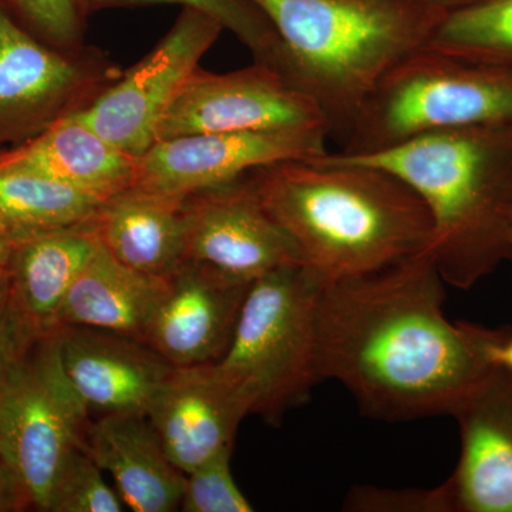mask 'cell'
<instances>
[{
	"label": "cell",
	"mask_w": 512,
	"mask_h": 512,
	"mask_svg": "<svg viewBox=\"0 0 512 512\" xmlns=\"http://www.w3.org/2000/svg\"><path fill=\"white\" fill-rule=\"evenodd\" d=\"M429 251L382 271L323 282L316 308L320 382L342 384L383 421L451 416L491 369L490 329L451 322Z\"/></svg>",
	"instance_id": "obj_1"
},
{
	"label": "cell",
	"mask_w": 512,
	"mask_h": 512,
	"mask_svg": "<svg viewBox=\"0 0 512 512\" xmlns=\"http://www.w3.org/2000/svg\"><path fill=\"white\" fill-rule=\"evenodd\" d=\"M259 201L323 282L382 271L429 251V208L402 178L328 153L247 174Z\"/></svg>",
	"instance_id": "obj_2"
},
{
	"label": "cell",
	"mask_w": 512,
	"mask_h": 512,
	"mask_svg": "<svg viewBox=\"0 0 512 512\" xmlns=\"http://www.w3.org/2000/svg\"><path fill=\"white\" fill-rule=\"evenodd\" d=\"M281 42L279 72L345 143L380 79L426 45L448 10L424 0H252Z\"/></svg>",
	"instance_id": "obj_3"
},
{
	"label": "cell",
	"mask_w": 512,
	"mask_h": 512,
	"mask_svg": "<svg viewBox=\"0 0 512 512\" xmlns=\"http://www.w3.org/2000/svg\"><path fill=\"white\" fill-rule=\"evenodd\" d=\"M342 157L383 168L417 192L446 285L467 291L511 259L512 123L437 131L373 156Z\"/></svg>",
	"instance_id": "obj_4"
},
{
	"label": "cell",
	"mask_w": 512,
	"mask_h": 512,
	"mask_svg": "<svg viewBox=\"0 0 512 512\" xmlns=\"http://www.w3.org/2000/svg\"><path fill=\"white\" fill-rule=\"evenodd\" d=\"M512 123V72L420 47L376 84L338 154L365 157L453 128Z\"/></svg>",
	"instance_id": "obj_5"
},
{
	"label": "cell",
	"mask_w": 512,
	"mask_h": 512,
	"mask_svg": "<svg viewBox=\"0 0 512 512\" xmlns=\"http://www.w3.org/2000/svg\"><path fill=\"white\" fill-rule=\"evenodd\" d=\"M323 281L308 266H285L252 282L231 345L217 363L251 414L278 426L309 400L316 370V308Z\"/></svg>",
	"instance_id": "obj_6"
},
{
	"label": "cell",
	"mask_w": 512,
	"mask_h": 512,
	"mask_svg": "<svg viewBox=\"0 0 512 512\" xmlns=\"http://www.w3.org/2000/svg\"><path fill=\"white\" fill-rule=\"evenodd\" d=\"M90 412L64 372L56 330L40 336L0 394V458L32 510L49 512L57 477L86 448Z\"/></svg>",
	"instance_id": "obj_7"
},
{
	"label": "cell",
	"mask_w": 512,
	"mask_h": 512,
	"mask_svg": "<svg viewBox=\"0 0 512 512\" xmlns=\"http://www.w3.org/2000/svg\"><path fill=\"white\" fill-rule=\"evenodd\" d=\"M121 74L101 50L47 45L0 6V136H37L86 109Z\"/></svg>",
	"instance_id": "obj_8"
},
{
	"label": "cell",
	"mask_w": 512,
	"mask_h": 512,
	"mask_svg": "<svg viewBox=\"0 0 512 512\" xmlns=\"http://www.w3.org/2000/svg\"><path fill=\"white\" fill-rule=\"evenodd\" d=\"M224 30L208 13L181 9L148 55L73 116L128 156H143L156 143L165 111Z\"/></svg>",
	"instance_id": "obj_9"
},
{
	"label": "cell",
	"mask_w": 512,
	"mask_h": 512,
	"mask_svg": "<svg viewBox=\"0 0 512 512\" xmlns=\"http://www.w3.org/2000/svg\"><path fill=\"white\" fill-rule=\"evenodd\" d=\"M299 127L326 128V123L315 101L268 64L254 62L229 73L198 67L165 111L156 141Z\"/></svg>",
	"instance_id": "obj_10"
},
{
	"label": "cell",
	"mask_w": 512,
	"mask_h": 512,
	"mask_svg": "<svg viewBox=\"0 0 512 512\" xmlns=\"http://www.w3.org/2000/svg\"><path fill=\"white\" fill-rule=\"evenodd\" d=\"M328 138L325 127H299L158 140L137 158L133 185L188 197L234 183L264 165L326 156Z\"/></svg>",
	"instance_id": "obj_11"
},
{
	"label": "cell",
	"mask_w": 512,
	"mask_h": 512,
	"mask_svg": "<svg viewBox=\"0 0 512 512\" xmlns=\"http://www.w3.org/2000/svg\"><path fill=\"white\" fill-rule=\"evenodd\" d=\"M187 221L185 261L247 282L302 264L295 242L266 212L247 175L188 195Z\"/></svg>",
	"instance_id": "obj_12"
},
{
	"label": "cell",
	"mask_w": 512,
	"mask_h": 512,
	"mask_svg": "<svg viewBox=\"0 0 512 512\" xmlns=\"http://www.w3.org/2000/svg\"><path fill=\"white\" fill-rule=\"evenodd\" d=\"M451 417L460 458L437 488L441 512H512V375L491 367Z\"/></svg>",
	"instance_id": "obj_13"
},
{
	"label": "cell",
	"mask_w": 512,
	"mask_h": 512,
	"mask_svg": "<svg viewBox=\"0 0 512 512\" xmlns=\"http://www.w3.org/2000/svg\"><path fill=\"white\" fill-rule=\"evenodd\" d=\"M252 282L194 261L167 276L144 343L171 366L214 365L225 356Z\"/></svg>",
	"instance_id": "obj_14"
},
{
	"label": "cell",
	"mask_w": 512,
	"mask_h": 512,
	"mask_svg": "<svg viewBox=\"0 0 512 512\" xmlns=\"http://www.w3.org/2000/svg\"><path fill=\"white\" fill-rule=\"evenodd\" d=\"M249 414L244 394L214 363L174 369L146 416L168 458L187 474L234 448L239 424Z\"/></svg>",
	"instance_id": "obj_15"
},
{
	"label": "cell",
	"mask_w": 512,
	"mask_h": 512,
	"mask_svg": "<svg viewBox=\"0 0 512 512\" xmlns=\"http://www.w3.org/2000/svg\"><path fill=\"white\" fill-rule=\"evenodd\" d=\"M55 330L64 372L90 413L147 414L174 372L156 350L130 336L87 326Z\"/></svg>",
	"instance_id": "obj_16"
},
{
	"label": "cell",
	"mask_w": 512,
	"mask_h": 512,
	"mask_svg": "<svg viewBox=\"0 0 512 512\" xmlns=\"http://www.w3.org/2000/svg\"><path fill=\"white\" fill-rule=\"evenodd\" d=\"M100 244L121 264L167 278L187 255V197L131 185L93 217Z\"/></svg>",
	"instance_id": "obj_17"
},
{
	"label": "cell",
	"mask_w": 512,
	"mask_h": 512,
	"mask_svg": "<svg viewBox=\"0 0 512 512\" xmlns=\"http://www.w3.org/2000/svg\"><path fill=\"white\" fill-rule=\"evenodd\" d=\"M86 450L114 478L131 511L180 510L185 474L168 458L146 414L100 416L90 424Z\"/></svg>",
	"instance_id": "obj_18"
},
{
	"label": "cell",
	"mask_w": 512,
	"mask_h": 512,
	"mask_svg": "<svg viewBox=\"0 0 512 512\" xmlns=\"http://www.w3.org/2000/svg\"><path fill=\"white\" fill-rule=\"evenodd\" d=\"M136 165L137 158L104 140L73 114L0 154V170L45 175L104 198L134 184Z\"/></svg>",
	"instance_id": "obj_19"
},
{
	"label": "cell",
	"mask_w": 512,
	"mask_h": 512,
	"mask_svg": "<svg viewBox=\"0 0 512 512\" xmlns=\"http://www.w3.org/2000/svg\"><path fill=\"white\" fill-rule=\"evenodd\" d=\"M165 288L167 278L121 264L100 244L67 292L53 330L87 326L144 342Z\"/></svg>",
	"instance_id": "obj_20"
},
{
	"label": "cell",
	"mask_w": 512,
	"mask_h": 512,
	"mask_svg": "<svg viewBox=\"0 0 512 512\" xmlns=\"http://www.w3.org/2000/svg\"><path fill=\"white\" fill-rule=\"evenodd\" d=\"M93 218L23 239L10 262V303L37 335L52 332L60 306L99 248Z\"/></svg>",
	"instance_id": "obj_21"
},
{
	"label": "cell",
	"mask_w": 512,
	"mask_h": 512,
	"mask_svg": "<svg viewBox=\"0 0 512 512\" xmlns=\"http://www.w3.org/2000/svg\"><path fill=\"white\" fill-rule=\"evenodd\" d=\"M106 200L45 175L0 170V218L23 238L84 224Z\"/></svg>",
	"instance_id": "obj_22"
},
{
	"label": "cell",
	"mask_w": 512,
	"mask_h": 512,
	"mask_svg": "<svg viewBox=\"0 0 512 512\" xmlns=\"http://www.w3.org/2000/svg\"><path fill=\"white\" fill-rule=\"evenodd\" d=\"M424 47L512 72V0H483L450 10Z\"/></svg>",
	"instance_id": "obj_23"
},
{
	"label": "cell",
	"mask_w": 512,
	"mask_h": 512,
	"mask_svg": "<svg viewBox=\"0 0 512 512\" xmlns=\"http://www.w3.org/2000/svg\"><path fill=\"white\" fill-rule=\"evenodd\" d=\"M86 18L107 9L178 5L208 13L229 30L254 57L276 72L281 67V42L271 20L252 0H79ZM281 73V72H279Z\"/></svg>",
	"instance_id": "obj_24"
},
{
	"label": "cell",
	"mask_w": 512,
	"mask_h": 512,
	"mask_svg": "<svg viewBox=\"0 0 512 512\" xmlns=\"http://www.w3.org/2000/svg\"><path fill=\"white\" fill-rule=\"evenodd\" d=\"M124 503L111 490L101 468L86 448H77L67 458L57 477L49 512H121Z\"/></svg>",
	"instance_id": "obj_25"
},
{
	"label": "cell",
	"mask_w": 512,
	"mask_h": 512,
	"mask_svg": "<svg viewBox=\"0 0 512 512\" xmlns=\"http://www.w3.org/2000/svg\"><path fill=\"white\" fill-rule=\"evenodd\" d=\"M0 6L47 45L59 49L84 46L87 18L79 0H0Z\"/></svg>",
	"instance_id": "obj_26"
},
{
	"label": "cell",
	"mask_w": 512,
	"mask_h": 512,
	"mask_svg": "<svg viewBox=\"0 0 512 512\" xmlns=\"http://www.w3.org/2000/svg\"><path fill=\"white\" fill-rule=\"evenodd\" d=\"M232 448L221 451L185 474L180 510L184 512H251L231 471Z\"/></svg>",
	"instance_id": "obj_27"
},
{
	"label": "cell",
	"mask_w": 512,
	"mask_h": 512,
	"mask_svg": "<svg viewBox=\"0 0 512 512\" xmlns=\"http://www.w3.org/2000/svg\"><path fill=\"white\" fill-rule=\"evenodd\" d=\"M346 510L362 512H441L439 494L434 490H382L376 487L352 488Z\"/></svg>",
	"instance_id": "obj_28"
},
{
	"label": "cell",
	"mask_w": 512,
	"mask_h": 512,
	"mask_svg": "<svg viewBox=\"0 0 512 512\" xmlns=\"http://www.w3.org/2000/svg\"><path fill=\"white\" fill-rule=\"evenodd\" d=\"M39 338L9 301L0 313V393Z\"/></svg>",
	"instance_id": "obj_29"
},
{
	"label": "cell",
	"mask_w": 512,
	"mask_h": 512,
	"mask_svg": "<svg viewBox=\"0 0 512 512\" xmlns=\"http://www.w3.org/2000/svg\"><path fill=\"white\" fill-rule=\"evenodd\" d=\"M32 510L28 494L18 477L0 458V512Z\"/></svg>",
	"instance_id": "obj_30"
},
{
	"label": "cell",
	"mask_w": 512,
	"mask_h": 512,
	"mask_svg": "<svg viewBox=\"0 0 512 512\" xmlns=\"http://www.w3.org/2000/svg\"><path fill=\"white\" fill-rule=\"evenodd\" d=\"M485 355L491 366L501 367L512 375V330L490 329Z\"/></svg>",
	"instance_id": "obj_31"
},
{
	"label": "cell",
	"mask_w": 512,
	"mask_h": 512,
	"mask_svg": "<svg viewBox=\"0 0 512 512\" xmlns=\"http://www.w3.org/2000/svg\"><path fill=\"white\" fill-rule=\"evenodd\" d=\"M23 239L15 228L0 218V275H9L13 254Z\"/></svg>",
	"instance_id": "obj_32"
},
{
	"label": "cell",
	"mask_w": 512,
	"mask_h": 512,
	"mask_svg": "<svg viewBox=\"0 0 512 512\" xmlns=\"http://www.w3.org/2000/svg\"><path fill=\"white\" fill-rule=\"evenodd\" d=\"M431 5L440 6V8L448 10L463 8V6L473 5V3L483 2V0H424Z\"/></svg>",
	"instance_id": "obj_33"
},
{
	"label": "cell",
	"mask_w": 512,
	"mask_h": 512,
	"mask_svg": "<svg viewBox=\"0 0 512 512\" xmlns=\"http://www.w3.org/2000/svg\"><path fill=\"white\" fill-rule=\"evenodd\" d=\"M10 301V278L9 275H0V313L5 311Z\"/></svg>",
	"instance_id": "obj_34"
},
{
	"label": "cell",
	"mask_w": 512,
	"mask_h": 512,
	"mask_svg": "<svg viewBox=\"0 0 512 512\" xmlns=\"http://www.w3.org/2000/svg\"><path fill=\"white\" fill-rule=\"evenodd\" d=\"M510 247H511V259H512V224H511V232H510Z\"/></svg>",
	"instance_id": "obj_35"
},
{
	"label": "cell",
	"mask_w": 512,
	"mask_h": 512,
	"mask_svg": "<svg viewBox=\"0 0 512 512\" xmlns=\"http://www.w3.org/2000/svg\"><path fill=\"white\" fill-rule=\"evenodd\" d=\"M0 394H2V393H0Z\"/></svg>",
	"instance_id": "obj_36"
}]
</instances>
